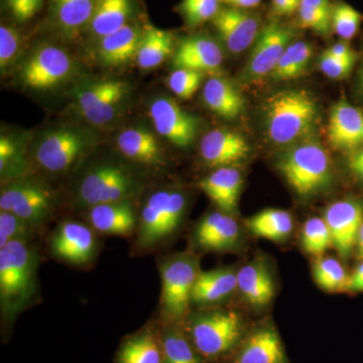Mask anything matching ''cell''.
I'll use <instances>...</instances> for the list:
<instances>
[{
    "mask_svg": "<svg viewBox=\"0 0 363 363\" xmlns=\"http://www.w3.org/2000/svg\"><path fill=\"white\" fill-rule=\"evenodd\" d=\"M213 25L229 52L240 54L257 40L260 33L259 20L245 9H220Z\"/></svg>",
    "mask_w": 363,
    "mask_h": 363,
    "instance_id": "2e32d148",
    "label": "cell"
},
{
    "mask_svg": "<svg viewBox=\"0 0 363 363\" xmlns=\"http://www.w3.org/2000/svg\"><path fill=\"white\" fill-rule=\"evenodd\" d=\"M243 179L235 167L215 169L199 183V187L221 211L233 215L238 209Z\"/></svg>",
    "mask_w": 363,
    "mask_h": 363,
    "instance_id": "cb8c5ba5",
    "label": "cell"
},
{
    "mask_svg": "<svg viewBox=\"0 0 363 363\" xmlns=\"http://www.w3.org/2000/svg\"><path fill=\"white\" fill-rule=\"evenodd\" d=\"M202 79L201 72L176 69L168 78V86L169 90L181 99H190L199 89Z\"/></svg>",
    "mask_w": 363,
    "mask_h": 363,
    "instance_id": "7bdbcfd3",
    "label": "cell"
},
{
    "mask_svg": "<svg viewBox=\"0 0 363 363\" xmlns=\"http://www.w3.org/2000/svg\"><path fill=\"white\" fill-rule=\"evenodd\" d=\"M98 250L96 233L84 222L65 220L55 229L50 250L56 259L73 266H85L95 259Z\"/></svg>",
    "mask_w": 363,
    "mask_h": 363,
    "instance_id": "7c38bea8",
    "label": "cell"
},
{
    "mask_svg": "<svg viewBox=\"0 0 363 363\" xmlns=\"http://www.w3.org/2000/svg\"><path fill=\"white\" fill-rule=\"evenodd\" d=\"M195 242L207 252H229L238 245L240 226L233 215L223 211L210 212L195 228Z\"/></svg>",
    "mask_w": 363,
    "mask_h": 363,
    "instance_id": "ffe728a7",
    "label": "cell"
},
{
    "mask_svg": "<svg viewBox=\"0 0 363 363\" xmlns=\"http://www.w3.org/2000/svg\"><path fill=\"white\" fill-rule=\"evenodd\" d=\"M331 13L330 0H301L298 23L302 28L327 35L332 32Z\"/></svg>",
    "mask_w": 363,
    "mask_h": 363,
    "instance_id": "8d00e7d4",
    "label": "cell"
},
{
    "mask_svg": "<svg viewBox=\"0 0 363 363\" xmlns=\"http://www.w3.org/2000/svg\"><path fill=\"white\" fill-rule=\"evenodd\" d=\"M355 253H357V259L363 260V225L360 229L359 235H358L357 247H355Z\"/></svg>",
    "mask_w": 363,
    "mask_h": 363,
    "instance_id": "11a10c76",
    "label": "cell"
},
{
    "mask_svg": "<svg viewBox=\"0 0 363 363\" xmlns=\"http://www.w3.org/2000/svg\"><path fill=\"white\" fill-rule=\"evenodd\" d=\"M278 168L298 196L309 198L328 189L333 182V169L328 152L314 140H304L286 150Z\"/></svg>",
    "mask_w": 363,
    "mask_h": 363,
    "instance_id": "5b68a950",
    "label": "cell"
},
{
    "mask_svg": "<svg viewBox=\"0 0 363 363\" xmlns=\"http://www.w3.org/2000/svg\"><path fill=\"white\" fill-rule=\"evenodd\" d=\"M348 168L354 174L355 177H357L358 180L362 181L363 183V164H359V162H348Z\"/></svg>",
    "mask_w": 363,
    "mask_h": 363,
    "instance_id": "f5cc1de1",
    "label": "cell"
},
{
    "mask_svg": "<svg viewBox=\"0 0 363 363\" xmlns=\"http://www.w3.org/2000/svg\"><path fill=\"white\" fill-rule=\"evenodd\" d=\"M220 0H183L180 4L182 16L191 28L213 21L220 11Z\"/></svg>",
    "mask_w": 363,
    "mask_h": 363,
    "instance_id": "b9f144b4",
    "label": "cell"
},
{
    "mask_svg": "<svg viewBox=\"0 0 363 363\" xmlns=\"http://www.w3.org/2000/svg\"><path fill=\"white\" fill-rule=\"evenodd\" d=\"M143 186L142 178L126 164L98 161L86 167L74 184V204L86 211L107 203L133 201Z\"/></svg>",
    "mask_w": 363,
    "mask_h": 363,
    "instance_id": "7a4b0ae2",
    "label": "cell"
},
{
    "mask_svg": "<svg viewBox=\"0 0 363 363\" xmlns=\"http://www.w3.org/2000/svg\"><path fill=\"white\" fill-rule=\"evenodd\" d=\"M57 196L44 182L25 176L2 184L0 211L11 212L39 228L54 214Z\"/></svg>",
    "mask_w": 363,
    "mask_h": 363,
    "instance_id": "9c48e42d",
    "label": "cell"
},
{
    "mask_svg": "<svg viewBox=\"0 0 363 363\" xmlns=\"http://www.w3.org/2000/svg\"><path fill=\"white\" fill-rule=\"evenodd\" d=\"M220 1L234 9H248L259 6L262 0H220Z\"/></svg>",
    "mask_w": 363,
    "mask_h": 363,
    "instance_id": "f907efd6",
    "label": "cell"
},
{
    "mask_svg": "<svg viewBox=\"0 0 363 363\" xmlns=\"http://www.w3.org/2000/svg\"><path fill=\"white\" fill-rule=\"evenodd\" d=\"M250 150L247 140L231 130L209 131L203 136L200 143L203 161L214 169L240 164L247 159Z\"/></svg>",
    "mask_w": 363,
    "mask_h": 363,
    "instance_id": "ac0fdd59",
    "label": "cell"
},
{
    "mask_svg": "<svg viewBox=\"0 0 363 363\" xmlns=\"http://www.w3.org/2000/svg\"><path fill=\"white\" fill-rule=\"evenodd\" d=\"M186 210L187 198L178 189H160L147 196L138 212L135 247L152 250L169 240L180 228Z\"/></svg>",
    "mask_w": 363,
    "mask_h": 363,
    "instance_id": "8992f818",
    "label": "cell"
},
{
    "mask_svg": "<svg viewBox=\"0 0 363 363\" xmlns=\"http://www.w3.org/2000/svg\"><path fill=\"white\" fill-rule=\"evenodd\" d=\"M223 62L220 45L206 35H191L182 40L174 55L173 64L177 69L201 72H214Z\"/></svg>",
    "mask_w": 363,
    "mask_h": 363,
    "instance_id": "7402d4cb",
    "label": "cell"
},
{
    "mask_svg": "<svg viewBox=\"0 0 363 363\" xmlns=\"http://www.w3.org/2000/svg\"><path fill=\"white\" fill-rule=\"evenodd\" d=\"M301 0H272V9L277 16H292L300 9Z\"/></svg>",
    "mask_w": 363,
    "mask_h": 363,
    "instance_id": "7dc6e473",
    "label": "cell"
},
{
    "mask_svg": "<svg viewBox=\"0 0 363 363\" xmlns=\"http://www.w3.org/2000/svg\"><path fill=\"white\" fill-rule=\"evenodd\" d=\"M174 50V37L168 30L147 26L136 54V62L143 70H152L162 65Z\"/></svg>",
    "mask_w": 363,
    "mask_h": 363,
    "instance_id": "4dcf8cb0",
    "label": "cell"
},
{
    "mask_svg": "<svg viewBox=\"0 0 363 363\" xmlns=\"http://www.w3.org/2000/svg\"><path fill=\"white\" fill-rule=\"evenodd\" d=\"M203 99L210 111L225 119L240 116L245 109V98L228 80L212 77L203 87Z\"/></svg>",
    "mask_w": 363,
    "mask_h": 363,
    "instance_id": "83f0119b",
    "label": "cell"
},
{
    "mask_svg": "<svg viewBox=\"0 0 363 363\" xmlns=\"http://www.w3.org/2000/svg\"><path fill=\"white\" fill-rule=\"evenodd\" d=\"M160 335L164 357L162 363H202V355L179 325H164Z\"/></svg>",
    "mask_w": 363,
    "mask_h": 363,
    "instance_id": "1f68e13d",
    "label": "cell"
},
{
    "mask_svg": "<svg viewBox=\"0 0 363 363\" xmlns=\"http://www.w3.org/2000/svg\"><path fill=\"white\" fill-rule=\"evenodd\" d=\"M325 52L328 54L329 56L341 60L358 58L357 52L353 51L350 45L346 42L336 43V44L332 45Z\"/></svg>",
    "mask_w": 363,
    "mask_h": 363,
    "instance_id": "c3c4849f",
    "label": "cell"
},
{
    "mask_svg": "<svg viewBox=\"0 0 363 363\" xmlns=\"http://www.w3.org/2000/svg\"><path fill=\"white\" fill-rule=\"evenodd\" d=\"M185 323L188 337L204 358L225 354L242 338V320L234 311L209 310L196 313L186 318Z\"/></svg>",
    "mask_w": 363,
    "mask_h": 363,
    "instance_id": "ba28073f",
    "label": "cell"
},
{
    "mask_svg": "<svg viewBox=\"0 0 363 363\" xmlns=\"http://www.w3.org/2000/svg\"><path fill=\"white\" fill-rule=\"evenodd\" d=\"M92 130L65 124L43 131L33 143V164L45 174L61 176L77 167L96 145Z\"/></svg>",
    "mask_w": 363,
    "mask_h": 363,
    "instance_id": "277c9868",
    "label": "cell"
},
{
    "mask_svg": "<svg viewBox=\"0 0 363 363\" xmlns=\"http://www.w3.org/2000/svg\"><path fill=\"white\" fill-rule=\"evenodd\" d=\"M28 161L25 145L13 135L0 138V175L2 184L26 176Z\"/></svg>",
    "mask_w": 363,
    "mask_h": 363,
    "instance_id": "e575fe53",
    "label": "cell"
},
{
    "mask_svg": "<svg viewBox=\"0 0 363 363\" xmlns=\"http://www.w3.org/2000/svg\"><path fill=\"white\" fill-rule=\"evenodd\" d=\"M9 13L18 23L33 18L43 6V0H6Z\"/></svg>",
    "mask_w": 363,
    "mask_h": 363,
    "instance_id": "bcb514c9",
    "label": "cell"
},
{
    "mask_svg": "<svg viewBox=\"0 0 363 363\" xmlns=\"http://www.w3.org/2000/svg\"><path fill=\"white\" fill-rule=\"evenodd\" d=\"M323 218L330 231L332 245L340 257L348 259L355 250L363 225V202L350 197L332 203Z\"/></svg>",
    "mask_w": 363,
    "mask_h": 363,
    "instance_id": "5bb4252c",
    "label": "cell"
},
{
    "mask_svg": "<svg viewBox=\"0 0 363 363\" xmlns=\"http://www.w3.org/2000/svg\"><path fill=\"white\" fill-rule=\"evenodd\" d=\"M355 91H357V96L363 99V55L360 68L358 70L357 76V83H355Z\"/></svg>",
    "mask_w": 363,
    "mask_h": 363,
    "instance_id": "816d5d0a",
    "label": "cell"
},
{
    "mask_svg": "<svg viewBox=\"0 0 363 363\" xmlns=\"http://www.w3.org/2000/svg\"><path fill=\"white\" fill-rule=\"evenodd\" d=\"M75 73V62L63 48L44 44L30 52L20 69V81L28 89L45 92L65 84Z\"/></svg>",
    "mask_w": 363,
    "mask_h": 363,
    "instance_id": "30bf717a",
    "label": "cell"
},
{
    "mask_svg": "<svg viewBox=\"0 0 363 363\" xmlns=\"http://www.w3.org/2000/svg\"><path fill=\"white\" fill-rule=\"evenodd\" d=\"M318 116L316 100L303 89L279 91L264 105L267 135L279 145L304 140L314 130Z\"/></svg>",
    "mask_w": 363,
    "mask_h": 363,
    "instance_id": "3957f363",
    "label": "cell"
},
{
    "mask_svg": "<svg viewBox=\"0 0 363 363\" xmlns=\"http://www.w3.org/2000/svg\"><path fill=\"white\" fill-rule=\"evenodd\" d=\"M37 229L11 212L0 211V247L11 241H30Z\"/></svg>",
    "mask_w": 363,
    "mask_h": 363,
    "instance_id": "60d3db41",
    "label": "cell"
},
{
    "mask_svg": "<svg viewBox=\"0 0 363 363\" xmlns=\"http://www.w3.org/2000/svg\"><path fill=\"white\" fill-rule=\"evenodd\" d=\"M347 162H359V164H363V145L359 149L350 152Z\"/></svg>",
    "mask_w": 363,
    "mask_h": 363,
    "instance_id": "db71d44e",
    "label": "cell"
},
{
    "mask_svg": "<svg viewBox=\"0 0 363 363\" xmlns=\"http://www.w3.org/2000/svg\"><path fill=\"white\" fill-rule=\"evenodd\" d=\"M119 154L135 166L157 169L164 164V154L156 135L142 126L125 128L116 136Z\"/></svg>",
    "mask_w": 363,
    "mask_h": 363,
    "instance_id": "e0dca14e",
    "label": "cell"
},
{
    "mask_svg": "<svg viewBox=\"0 0 363 363\" xmlns=\"http://www.w3.org/2000/svg\"><path fill=\"white\" fill-rule=\"evenodd\" d=\"M357 62V59L341 60L334 58L324 52L320 59L319 65L320 69L327 77L334 79V80H340V79L346 78L350 75Z\"/></svg>",
    "mask_w": 363,
    "mask_h": 363,
    "instance_id": "f6af8a7d",
    "label": "cell"
},
{
    "mask_svg": "<svg viewBox=\"0 0 363 363\" xmlns=\"http://www.w3.org/2000/svg\"><path fill=\"white\" fill-rule=\"evenodd\" d=\"M238 289L253 307H264L274 295L271 272L259 260H253L238 271Z\"/></svg>",
    "mask_w": 363,
    "mask_h": 363,
    "instance_id": "4316f807",
    "label": "cell"
},
{
    "mask_svg": "<svg viewBox=\"0 0 363 363\" xmlns=\"http://www.w3.org/2000/svg\"><path fill=\"white\" fill-rule=\"evenodd\" d=\"M234 363H288L281 337L272 326L252 332L241 344Z\"/></svg>",
    "mask_w": 363,
    "mask_h": 363,
    "instance_id": "603a6c76",
    "label": "cell"
},
{
    "mask_svg": "<svg viewBox=\"0 0 363 363\" xmlns=\"http://www.w3.org/2000/svg\"><path fill=\"white\" fill-rule=\"evenodd\" d=\"M347 292H363V260L360 262L348 279Z\"/></svg>",
    "mask_w": 363,
    "mask_h": 363,
    "instance_id": "681fc988",
    "label": "cell"
},
{
    "mask_svg": "<svg viewBox=\"0 0 363 363\" xmlns=\"http://www.w3.org/2000/svg\"><path fill=\"white\" fill-rule=\"evenodd\" d=\"M247 226L255 235L283 241L292 233V215L283 209H266L247 219Z\"/></svg>",
    "mask_w": 363,
    "mask_h": 363,
    "instance_id": "d6a6232c",
    "label": "cell"
},
{
    "mask_svg": "<svg viewBox=\"0 0 363 363\" xmlns=\"http://www.w3.org/2000/svg\"><path fill=\"white\" fill-rule=\"evenodd\" d=\"M133 0H97L89 28L101 39L128 25L133 13Z\"/></svg>",
    "mask_w": 363,
    "mask_h": 363,
    "instance_id": "f1b7e54d",
    "label": "cell"
},
{
    "mask_svg": "<svg viewBox=\"0 0 363 363\" xmlns=\"http://www.w3.org/2000/svg\"><path fill=\"white\" fill-rule=\"evenodd\" d=\"M149 114L155 130L172 145L188 147L195 142L200 121L171 98L157 97L150 105Z\"/></svg>",
    "mask_w": 363,
    "mask_h": 363,
    "instance_id": "4fadbf2b",
    "label": "cell"
},
{
    "mask_svg": "<svg viewBox=\"0 0 363 363\" xmlns=\"http://www.w3.org/2000/svg\"><path fill=\"white\" fill-rule=\"evenodd\" d=\"M200 272L199 259L192 252L176 253L162 259L160 274L161 314L164 323L179 325L185 321Z\"/></svg>",
    "mask_w": 363,
    "mask_h": 363,
    "instance_id": "52a82bcc",
    "label": "cell"
},
{
    "mask_svg": "<svg viewBox=\"0 0 363 363\" xmlns=\"http://www.w3.org/2000/svg\"><path fill=\"white\" fill-rule=\"evenodd\" d=\"M128 96V83L119 79H105L81 86L76 93V104L88 123L106 125L116 118Z\"/></svg>",
    "mask_w": 363,
    "mask_h": 363,
    "instance_id": "8fae6325",
    "label": "cell"
},
{
    "mask_svg": "<svg viewBox=\"0 0 363 363\" xmlns=\"http://www.w3.org/2000/svg\"><path fill=\"white\" fill-rule=\"evenodd\" d=\"M162 362L161 335L150 327L126 339L117 358V363Z\"/></svg>",
    "mask_w": 363,
    "mask_h": 363,
    "instance_id": "f546056e",
    "label": "cell"
},
{
    "mask_svg": "<svg viewBox=\"0 0 363 363\" xmlns=\"http://www.w3.org/2000/svg\"><path fill=\"white\" fill-rule=\"evenodd\" d=\"M21 40L18 30L6 25L0 26V68L2 73L16 63L21 54Z\"/></svg>",
    "mask_w": 363,
    "mask_h": 363,
    "instance_id": "ee69618b",
    "label": "cell"
},
{
    "mask_svg": "<svg viewBox=\"0 0 363 363\" xmlns=\"http://www.w3.org/2000/svg\"><path fill=\"white\" fill-rule=\"evenodd\" d=\"M142 37L138 26L128 23L117 32L101 38L97 50L100 61L109 67L125 65L136 57Z\"/></svg>",
    "mask_w": 363,
    "mask_h": 363,
    "instance_id": "484cf974",
    "label": "cell"
},
{
    "mask_svg": "<svg viewBox=\"0 0 363 363\" xmlns=\"http://www.w3.org/2000/svg\"><path fill=\"white\" fill-rule=\"evenodd\" d=\"M313 277L318 286L328 292H347L350 274L340 262L333 257H320L313 267Z\"/></svg>",
    "mask_w": 363,
    "mask_h": 363,
    "instance_id": "74e56055",
    "label": "cell"
},
{
    "mask_svg": "<svg viewBox=\"0 0 363 363\" xmlns=\"http://www.w3.org/2000/svg\"><path fill=\"white\" fill-rule=\"evenodd\" d=\"M97 0H54L52 9L57 25L67 33L89 26Z\"/></svg>",
    "mask_w": 363,
    "mask_h": 363,
    "instance_id": "836d02e7",
    "label": "cell"
},
{
    "mask_svg": "<svg viewBox=\"0 0 363 363\" xmlns=\"http://www.w3.org/2000/svg\"><path fill=\"white\" fill-rule=\"evenodd\" d=\"M312 54V45L308 43H292L286 48L278 65L269 76L276 81H288L298 77L307 69Z\"/></svg>",
    "mask_w": 363,
    "mask_h": 363,
    "instance_id": "d590c367",
    "label": "cell"
},
{
    "mask_svg": "<svg viewBox=\"0 0 363 363\" xmlns=\"http://www.w3.org/2000/svg\"><path fill=\"white\" fill-rule=\"evenodd\" d=\"M302 245L306 252L313 255H321L331 247V234L324 218L313 217L306 221L302 230Z\"/></svg>",
    "mask_w": 363,
    "mask_h": 363,
    "instance_id": "ab89813d",
    "label": "cell"
},
{
    "mask_svg": "<svg viewBox=\"0 0 363 363\" xmlns=\"http://www.w3.org/2000/svg\"><path fill=\"white\" fill-rule=\"evenodd\" d=\"M85 212L87 223L96 233L125 238L138 230V213L133 201L97 205Z\"/></svg>",
    "mask_w": 363,
    "mask_h": 363,
    "instance_id": "44dd1931",
    "label": "cell"
},
{
    "mask_svg": "<svg viewBox=\"0 0 363 363\" xmlns=\"http://www.w3.org/2000/svg\"><path fill=\"white\" fill-rule=\"evenodd\" d=\"M38 252L25 240L0 247V307L6 322L26 309L37 296Z\"/></svg>",
    "mask_w": 363,
    "mask_h": 363,
    "instance_id": "6da1fadb",
    "label": "cell"
},
{
    "mask_svg": "<svg viewBox=\"0 0 363 363\" xmlns=\"http://www.w3.org/2000/svg\"><path fill=\"white\" fill-rule=\"evenodd\" d=\"M329 142L335 150L351 152L363 145V111L342 99L332 107L329 117Z\"/></svg>",
    "mask_w": 363,
    "mask_h": 363,
    "instance_id": "d6986e66",
    "label": "cell"
},
{
    "mask_svg": "<svg viewBox=\"0 0 363 363\" xmlns=\"http://www.w3.org/2000/svg\"><path fill=\"white\" fill-rule=\"evenodd\" d=\"M362 20V14L350 4L344 1L332 4V30L341 39H353L359 30Z\"/></svg>",
    "mask_w": 363,
    "mask_h": 363,
    "instance_id": "f35d334b",
    "label": "cell"
},
{
    "mask_svg": "<svg viewBox=\"0 0 363 363\" xmlns=\"http://www.w3.org/2000/svg\"><path fill=\"white\" fill-rule=\"evenodd\" d=\"M238 289V272L233 267H220L200 272L193 288L192 302L213 305L223 302Z\"/></svg>",
    "mask_w": 363,
    "mask_h": 363,
    "instance_id": "d4e9b609",
    "label": "cell"
},
{
    "mask_svg": "<svg viewBox=\"0 0 363 363\" xmlns=\"http://www.w3.org/2000/svg\"><path fill=\"white\" fill-rule=\"evenodd\" d=\"M295 37V30L291 26L274 21L264 26L255 40L248 60L245 71L248 77L260 78L271 75Z\"/></svg>",
    "mask_w": 363,
    "mask_h": 363,
    "instance_id": "9a60e30c",
    "label": "cell"
}]
</instances>
